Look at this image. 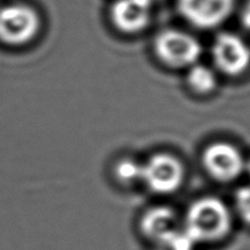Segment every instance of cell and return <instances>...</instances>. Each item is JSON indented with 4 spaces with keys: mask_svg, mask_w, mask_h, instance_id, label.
Returning a JSON list of instances; mask_svg holds the SVG:
<instances>
[{
    "mask_svg": "<svg viewBox=\"0 0 250 250\" xmlns=\"http://www.w3.org/2000/svg\"><path fill=\"white\" fill-rule=\"evenodd\" d=\"M185 178L181 161L168 154H156L143 165L142 181L153 192L168 194L180 188Z\"/></svg>",
    "mask_w": 250,
    "mask_h": 250,
    "instance_id": "cell-4",
    "label": "cell"
},
{
    "mask_svg": "<svg viewBox=\"0 0 250 250\" xmlns=\"http://www.w3.org/2000/svg\"><path fill=\"white\" fill-rule=\"evenodd\" d=\"M151 6L148 0H116L111 7V19L119 29L136 33L150 21Z\"/></svg>",
    "mask_w": 250,
    "mask_h": 250,
    "instance_id": "cell-8",
    "label": "cell"
},
{
    "mask_svg": "<svg viewBox=\"0 0 250 250\" xmlns=\"http://www.w3.org/2000/svg\"><path fill=\"white\" fill-rule=\"evenodd\" d=\"M115 173L120 182L126 183V185H133V183L142 181L143 165L138 164V161L133 160V159H125L117 164Z\"/></svg>",
    "mask_w": 250,
    "mask_h": 250,
    "instance_id": "cell-11",
    "label": "cell"
},
{
    "mask_svg": "<svg viewBox=\"0 0 250 250\" xmlns=\"http://www.w3.org/2000/svg\"><path fill=\"white\" fill-rule=\"evenodd\" d=\"M212 58L222 72L229 76H238L248 70L250 49L241 37L227 32L215 39Z\"/></svg>",
    "mask_w": 250,
    "mask_h": 250,
    "instance_id": "cell-5",
    "label": "cell"
},
{
    "mask_svg": "<svg viewBox=\"0 0 250 250\" xmlns=\"http://www.w3.org/2000/svg\"><path fill=\"white\" fill-rule=\"evenodd\" d=\"M155 51L166 65L186 67L197 62L202 54V46L189 33L167 29L156 37Z\"/></svg>",
    "mask_w": 250,
    "mask_h": 250,
    "instance_id": "cell-3",
    "label": "cell"
},
{
    "mask_svg": "<svg viewBox=\"0 0 250 250\" xmlns=\"http://www.w3.org/2000/svg\"><path fill=\"white\" fill-rule=\"evenodd\" d=\"M203 161L208 172L221 182L233 181L244 168V159L241 151L225 142H217L208 146Z\"/></svg>",
    "mask_w": 250,
    "mask_h": 250,
    "instance_id": "cell-7",
    "label": "cell"
},
{
    "mask_svg": "<svg viewBox=\"0 0 250 250\" xmlns=\"http://www.w3.org/2000/svg\"><path fill=\"white\" fill-rule=\"evenodd\" d=\"M148 1H149V2H150V4H154V2H155V1H156V0H148Z\"/></svg>",
    "mask_w": 250,
    "mask_h": 250,
    "instance_id": "cell-15",
    "label": "cell"
},
{
    "mask_svg": "<svg viewBox=\"0 0 250 250\" xmlns=\"http://www.w3.org/2000/svg\"><path fill=\"white\" fill-rule=\"evenodd\" d=\"M188 83L198 93H210L216 87V76L209 67L203 65H192L188 73Z\"/></svg>",
    "mask_w": 250,
    "mask_h": 250,
    "instance_id": "cell-10",
    "label": "cell"
},
{
    "mask_svg": "<svg viewBox=\"0 0 250 250\" xmlns=\"http://www.w3.org/2000/svg\"><path fill=\"white\" fill-rule=\"evenodd\" d=\"M236 0H178V10L188 22L200 28H214L232 14Z\"/></svg>",
    "mask_w": 250,
    "mask_h": 250,
    "instance_id": "cell-6",
    "label": "cell"
},
{
    "mask_svg": "<svg viewBox=\"0 0 250 250\" xmlns=\"http://www.w3.org/2000/svg\"><path fill=\"white\" fill-rule=\"evenodd\" d=\"M229 208L217 198H203L193 203L186 216L183 229L195 244L220 241L231 229Z\"/></svg>",
    "mask_w": 250,
    "mask_h": 250,
    "instance_id": "cell-1",
    "label": "cell"
},
{
    "mask_svg": "<svg viewBox=\"0 0 250 250\" xmlns=\"http://www.w3.org/2000/svg\"><path fill=\"white\" fill-rule=\"evenodd\" d=\"M248 171H249V173H250V160H249V163H248Z\"/></svg>",
    "mask_w": 250,
    "mask_h": 250,
    "instance_id": "cell-16",
    "label": "cell"
},
{
    "mask_svg": "<svg viewBox=\"0 0 250 250\" xmlns=\"http://www.w3.org/2000/svg\"><path fill=\"white\" fill-rule=\"evenodd\" d=\"M141 229L146 238L158 244L167 239L182 227L178 224L177 215L172 209L159 207L153 208L144 214L142 217Z\"/></svg>",
    "mask_w": 250,
    "mask_h": 250,
    "instance_id": "cell-9",
    "label": "cell"
},
{
    "mask_svg": "<svg viewBox=\"0 0 250 250\" xmlns=\"http://www.w3.org/2000/svg\"><path fill=\"white\" fill-rule=\"evenodd\" d=\"M195 246L197 244L182 227L167 239L156 244L155 250H194Z\"/></svg>",
    "mask_w": 250,
    "mask_h": 250,
    "instance_id": "cell-12",
    "label": "cell"
},
{
    "mask_svg": "<svg viewBox=\"0 0 250 250\" xmlns=\"http://www.w3.org/2000/svg\"><path fill=\"white\" fill-rule=\"evenodd\" d=\"M36 10L24 4H11L0 9V41L21 45L34 38L39 31Z\"/></svg>",
    "mask_w": 250,
    "mask_h": 250,
    "instance_id": "cell-2",
    "label": "cell"
},
{
    "mask_svg": "<svg viewBox=\"0 0 250 250\" xmlns=\"http://www.w3.org/2000/svg\"><path fill=\"white\" fill-rule=\"evenodd\" d=\"M236 205L242 219L250 225V187H242L237 192Z\"/></svg>",
    "mask_w": 250,
    "mask_h": 250,
    "instance_id": "cell-13",
    "label": "cell"
},
{
    "mask_svg": "<svg viewBox=\"0 0 250 250\" xmlns=\"http://www.w3.org/2000/svg\"><path fill=\"white\" fill-rule=\"evenodd\" d=\"M241 19H242V23L246 28L250 29V0L247 1V4L244 5L243 10H242V15H241Z\"/></svg>",
    "mask_w": 250,
    "mask_h": 250,
    "instance_id": "cell-14",
    "label": "cell"
}]
</instances>
